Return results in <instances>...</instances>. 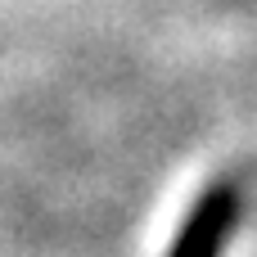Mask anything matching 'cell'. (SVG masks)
<instances>
[{"instance_id":"obj_1","label":"cell","mask_w":257,"mask_h":257,"mask_svg":"<svg viewBox=\"0 0 257 257\" xmlns=\"http://www.w3.org/2000/svg\"><path fill=\"white\" fill-rule=\"evenodd\" d=\"M239 217H244V190L235 181H212L194 199V208L185 212L167 257H221L226 239L239 226Z\"/></svg>"}]
</instances>
